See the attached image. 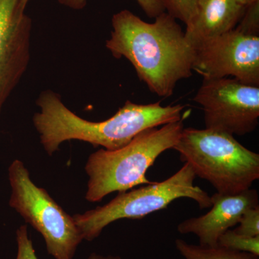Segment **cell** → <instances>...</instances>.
Listing matches in <instances>:
<instances>
[{"label": "cell", "mask_w": 259, "mask_h": 259, "mask_svg": "<svg viewBox=\"0 0 259 259\" xmlns=\"http://www.w3.org/2000/svg\"><path fill=\"white\" fill-rule=\"evenodd\" d=\"M155 19L149 23L127 10L116 13L105 47L116 59H127L151 93L167 98L192 76L194 49L176 18L164 12Z\"/></svg>", "instance_id": "1"}, {"label": "cell", "mask_w": 259, "mask_h": 259, "mask_svg": "<svg viewBox=\"0 0 259 259\" xmlns=\"http://www.w3.org/2000/svg\"><path fill=\"white\" fill-rule=\"evenodd\" d=\"M40 110L32 117L46 152L52 156L65 141H83L94 147L115 151L128 144L146 130L185 119L184 105L162 106L161 102L140 105L130 101L107 120H84L63 103L59 94L42 92L36 100Z\"/></svg>", "instance_id": "2"}, {"label": "cell", "mask_w": 259, "mask_h": 259, "mask_svg": "<svg viewBox=\"0 0 259 259\" xmlns=\"http://www.w3.org/2000/svg\"><path fill=\"white\" fill-rule=\"evenodd\" d=\"M184 120L146 130L115 151L102 148L92 153L85 165L89 177L85 199L100 202L113 192L151 183L146 176L148 170L160 155L176 145L185 128Z\"/></svg>", "instance_id": "3"}, {"label": "cell", "mask_w": 259, "mask_h": 259, "mask_svg": "<svg viewBox=\"0 0 259 259\" xmlns=\"http://www.w3.org/2000/svg\"><path fill=\"white\" fill-rule=\"evenodd\" d=\"M172 149L180 153L181 161L190 165L196 177L207 181L218 193H241L259 179L258 153L232 135L185 127Z\"/></svg>", "instance_id": "4"}, {"label": "cell", "mask_w": 259, "mask_h": 259, "mask_svg": "<svg viewBox=\"0 0 259 259\" xmlns=\"http://www.w3.org/2000/svg\"><path fill=\"white\" fill-rule=\"evenodd\" d=\"M195 175L190 165L184 166L171 177L160 182H151L128 192H120L103 206L73 215L83 240L93 241L111 223L122 219L140 220L166 208L181 198L192 199L200 209L212 205L210 196L194 185Z\"/></svg>", "instance_id": "5"}, {"label": "cell", "mask_w": 259, "mask_h": 259, "mask_svg": "<svg viewBox=\"0 0 259 259\" xmlns=\"http://www.w3.org/2000/svg\"><path fill=\"white\" fill-rule=\"evenodd\" d=\"M8 177L10 207L41 234L49 255L54 259H74L83 240L73 216L65 212L45 189L34 184L23 161L12 162Z\"/></svg>", "instance_id": "6"}, {"label": "cell", "mask_w": 259, "mask_h": 259, "mask_svg": "<svg viewBox=\"0 0 259 259\" xmlns=\"http://www.w3.org/2000/svg\"><path fill=\"white\" fill-rule=\"evenodd\" d=\"M194 101L202 107L206 129L245 136L258 127L259 87L233 78L203 79Z\"/></svg>", "instance_id": "7"}, {"label": "cell", "mask_w": 259, "mask_h": 259, "mask_svg": "<svg viewBox=\"0 0 259 259\" xmlns=\"http://www.w3.org/2000/svg\"><path fill=\"white\" fill-rule=\"evenodd\" d=\"M194 49L193 71L203 79L233 76L259 87V36L236 29L201 42Z\"/></svg>", "instance_id": "8"}, {"label": "cell", "mask_w": 259, "mask_h": 259, "mask_svg": "<svg viewBox=\"0 0 259 259\" xmlns=\"http://www.w3.org/2000/svg\"><path fill=\"white\" fill-rule=\"evenodd\" d=\"M31 18L20 0H0V116L31 56Z\"/></svg>", "instance_id": "9"}, {"label": "cell", "mask_w": 259, "mask_h": 259, "mask_svg": "<svg viewBox=\"0 0 259 259\" xmlns=\"http://www.w3.org/2000/svg\"><path fill=\"white\" fill-rule=\"evenodd\" d=\"M210 198L212 205L208 212L186 219L177 226L181 234L195 235L199 245L205 246L218 245L220 237L238 225L245 211L259 206L258 193L254 189L235 194L216 192Z\"/></svg>", "instance_id": "10"}, {"label": "cell", "mask_w": 259, "mask_h": 259, "mask_svg": "<svg viewBox=\"0 0 259 259\" xmlns=\"http://www.w3.org/2000/svg\"><path fill=\"white\" fill-rule=\"evenodd\" d=\"M196 15L185 32L193 48L235 29L245 9L236 0H196Z\"/></svg>", "instance_id": "11"}, {"label": "cell", "mask_w": 259, "mask_h": 259, "mask_svg": "<svg viewBox=\"0 0 259 259\" xmlns=\"http://www.w3.org/2000/svg\"><path fill=\"white\" fill-rule=\"evenodd\" d=\"M175 246L185 259H259V256L246 252L236 251L218 245L190 244L180 238L175 241Z\"/></svg>", "instance_id": "12"}, {"label": "cell", "mask_w": 259, "mask_h": 259, "mask_svg": "<svg viewBox=\"0 0 259 259\" xmlns=\"http://www.w3.org/2000/svg\"><path fill=\"white\" fill-rule=\"evenodd\" d=\"M218 245L228 249L246 252L259 256V236H243L229 229L220 237Z\"/></svg>", "instance_id": "13"}, {"label": "cell", "mask_w": 259, "mask_h": 259, "mask_svg": "<svg viewBox=\"0 0 259 259\" xmlns=\"http://www.w3.org/2000/svg\"><path fill=\"white\" fill-rule=\"evenodd\" d=\"M168 14L190 25L197 13L196 0H162Z\"/></svg>", "instance_id": "14"}, {"label": "cell", "mask_w": 259, "mask_h": 259, "mask_svg": "<svg viewBox=\"0 0 259 259\" xmlns=\"http://www.w3.org/2000/svg\"><path fill=\"white\" fill-rule=\"evenodd\" d=\"M60 4L74 10H81L86 6L87 0H57ZM149 18H156L166 12L162 0H136Z\"/></svg>", "instance_id": "15"}, {"label": "cell", "mask_w": 259, "mask_h": 259, "mask_svg": "<svg viewBox=\"0 0 259 259\" xmlns=\"http://www.w3.org/2000/svg\"><path fill=\"white\" fill-rule=\"evenodd\" d=\"M235 29L247 35H258L259 0L245 6L244 13Z\"/></svg>", "instance_id": "16"}, {"label": "cell", "mask_w": 259, "mask_h": 259, "mask_svg": "<svg viewBox=\"0 0 259 259\" xmlns=\"http://www.w3.org/2000/svg\"><path fill=\"white\" fill-rule=\"evenodd\" d=\"M238 225L233 229L238 234L246 237L259 236V206L245 211Z\"/></svg>", "instance_id": "17"}, {"label": "cell", "mask_w": 259, "mask_h": 259, "mask_svg": "<svg viewBox=\"0 0 259 259\" xmlns=\"http://www.w3.org/2000/svg\"><path fill=\"white\" fill-rule=\"evenodd\" d=\"M16 241L18 252L15 259H38L34 249L31 238L28 236L27 225H23L17 230Z\"/></svg>", "instance_id": "18"}, {"label": "cell", "mask_w": 259, "mask_h": 259, "mask_svg": "<svg viewBox=\"0 0 259 259\" xmlns=\"http://www.w3.org/2000/svg\"><path fill=\"white\" fill-rule=\"evenodd\" d=\"M88 259H122L119 255H103L97 253H92Z\"/></svg>", "instance_id": "19"}, {"label": "cell", "mask_w": 259, "mask_h": 259, "mask_svg": "<svg viewBox=\"0 0 259 259\" xmlns=\"http://www.w3.org/2000/svg\"><path fill=\"white\" fill-rule=\"evenodd\" d=\"M237 3H239L243 6H247V5L250 4V3H253V2L255 1V0H236Z\"/></svg>", "instance_id": "20"}, {"label": "cell", "mask_w": 259, "mask_h": 259, "mask_svg": "<svg viewBox=\"0 0 259 259\" xmlns=\"http://www.w3.org/2000/svg\"><path fill=\"white\" fill-rule=\"evenodd\" d=\"M29 0H20V3H21V6L23 7V9L25 10L26 8L27 5H28Z\"/></svg>", "instance_id": "21"}]
</instances>
